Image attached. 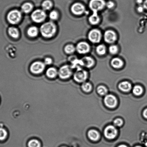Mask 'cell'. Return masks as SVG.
<instances>
[{
	"label": "cell",
	"instance_id": "21",
	"mask_svg": "<svg viewBox=\"0 0 147 147\" xmlns=\"http://www.w3.org/2000/svg\"><path fill=\"white\" fill-rule=\"evenodd\" d=\"M33 5L30 3H26L23 4L21 7L22 11L23 12L28 13L32 10Z\"/></svg>",
	"mask_w": 147,
	"mask_h": 147
},
{
	"label": "cell",
	"instance_id": "42",
	"mask_svg": "<svg viewBox=\"0 0 147 147\" xmlns=\"http://www.w3.org/2000/svg\"></svg>",
	"mask_w": 147,
	"mask_h": 147
},
{
	"label": "cell",
	"instance_id": "31",
	"mask_svg": "<svg viewBox=\"0 0 147 147\" xmlns=\"http://www.w3.org/2000/svg\"><path fill=\"white\" fill-rule=\"evenodd\" d=\"M49 17L51 20H57L58 17V13L57 11H53L50 13Z\"/></svg>",
	"mask_w": 147,
	"mask_h": 147
},
{
	"label": "cell",
	"instance_id": "26",
	"mask_svg": "<svg viewBox=\"0 0 147 147\" xmlns=\"http://www.w3.org/2000/svg\"><path fill=\"white\" fill-rule=\"evenodd\" d=\"M64 51L67 54H72L74 52L75 48L73 45H66L64 47Z\"/></svg>",
	"mask_w": 147,
	"mask_h": 147
},
{
	"label": "cell",
	"instance_id": "9",
	"mask_svg": "<svg viewBox=\"0 0 147 147\" xmlns=\"http://www.w3.org/2000/svg\"><path fill=\"white\" fill-rule=\"evenodd\" d=\"M87 73L84 70L79 69L75 73L74 79L76 81L82 83L86 80L87 78Z\"/></svg>",
	"mask_w": 147,
	"mask_h": 147
},
{
	"label": "cell",
	"instance_id": "35",
	"mask_svg": "<svg viewBox=\"0 0 147 147\" xmlns=\"http://www.w3.org/2000/svg\"><path fill=\"white\" fill-rule=\"evenodd\" d=\"M106 5L108 8H111L114 6V3L112 1H109L106 3Z\"/></svg>",
	"mask_w": 147,
	"mask_h": 147
},
{
	"label": "cell",
	"instance_id": "40",
	"mask_svg": "<svg viewBox=\"0 0 147 147\" xmlns=\"http://www.w3.org/2000/svg\"><path fill=\"white\" fill-rule=\"evenodd\" d=\"M118 147H128L127 146H126V145H119V146Z\"/></svg>",
	"mask_w": 147,
	"mask_h": 147
},
{
	"label": "cell",
	"instance_id": "19",
	"mask_svg": "<svg viewBox=\"0 0 147 147\" xmlns=\"http://www.w3.org/2000/svg\"><path fill=\"white\" fill-rule=\"evenodd\" d=\"M39 32L38 29L37 27L32 26L29 27L27 31V34L29 36L35 37L37 36Z\"/></svg>",
	"mask_w": 147,
	"mask_h": 147
},
{
	"label": "cell",
	"instance_id": "41",
	"mask_svg": "<svg viewBox=\"0 0 147 147\" xmlns=\"http://www.w3.org/2000/svg\"><path fill=\"white\" fill-rule=\"evenodd\" d=\"M135 147H142L140 146H136Z\"/></svg>",
	"mask_w": 147,
	"mask_h": 147
},
{
	"label": "cell",
	"instance_id": "5",
	"mask_svg": "<svg viewBox=\"0 0 147 147\" xmlns=\"http://www.w3.org/2000/svg\"><path fill=\"white\" fill-rule=\"evenodd\" d=\"M45 68V64L41 61H36L33 63L30 67V70L33 73L39 74L42 72Z\"/></svg>",
	"mask_w": 147,
	"mask_h": 147
},
{
	"label": "cell",
	"instance_id": "16",
	"mask_svg": "<svg viewBox=\"0 0 147 147\" xmlns=\"http://www.w3.org/2000/svg\"><path fill=\"white\" fill-rule=\"evenodd\" d=\"M88 136L89 139L93 141L98 140L100 137V135L98 132L94 129H91L89 131L88 133Z\"/></svg>",
	"mask_w": 147,
	"mask_h": 147
},
{
	"label": "cell",
	"instance_id": "27",
	"mask_svg": "<svg viewBox=\"0 0 147 147\" xmlns=\"http://www.w3.org/2000/svg\"><path fill=\"white\" fill-rule=\"evenodd\" d=\"M98 93L101 96H104L107 93V89L103 86H99L97 89Z\"/></svg>",
	"mask_w": 147,
	"mask_h": 147
},
{
	"label": "cell",
	"instance_id": "37",
	"mask_svg": "<svg viewBox=\"0 0 147 147\" xmlns=\"http://www.w3.org/2000/svg\"><path fill=\"white\" fill-rule=\"evenodd\" d=\"M144 7L147 10V0H146L144 3Z\"/></svg>",
	"mask_w": 147,
	"mask_h": 147
},
{
	"label": "cell",
	"instance_id": "24",
	"mask_svg": "<svg viewBox=\"0 0 147 147\" xmlns=\"http://www.w3.org/2000/svg\"><path fill=\"white\" fill-rule=\"evenodd\" d=\"M96 51L99 55H104L106 53V47L103 45H100L96 47Z\"/></svg>",
	"mask_w": 147,
	"mask_h": 147
},
{
	"label": "cell",
	"instance_id": "6",
	"mask_svg": "<svg viewBox=\"0 0 147 147\" xmlns=\"http://www.w3.org/2000/svg\"><path fill=\"white\" fill-rule=\"evenodd\" d=\"M58 73L59 76L61 78L66 79L68 78L71 76L72 71L70 66L66 65L60 67Z\"/></svg>",
	"mask_w": 147,
	"mask_h": 147
},
{
	"label": "cell",
	"instance_id": "23",
	"mask_svg": "<svg viewBox=\"0 0 147 147\" xmlns=\"http://www.w3.org/2000/svg\"><path fill=\"white\" fill-rule=\"evenodd\" d=\"M41 6L43 10L47 11L50 10L51 8L52 7V3L51 1L47 0L42 3Z\"/></svg>",
	"mask_w": 147,
	"mask_h": 147
},
{
	"label": "cell",
	"instance_id": "7",
	"mask_svg": "<svg viewBox=\"0 0 147 147\" xmlns=\"http://www.w3.org/2000/svg\"><path fill=\"white\" fill-rule=\"evenodd\" d=\"M117 129L114 126L110 125L105 128L104 134L105 137L108 139H114L117 134Z\"/></svg>",
	"mask_w": 147,
	"mask_h": 147
},
{
	"label": "cell",
	"instance_id": "18",
	"mask_svg": "<svg viewBox=\"0 0 147 147\" xmlns=\"http://www.w3.org/2000/svg\"><path fill=\"white\" fill-rule=\"evenodd\" d=\"M111 64L112 67L114 68L119 69L123 66V63L120 59L115 58L112 60L111 62Z\"/></svg>",
	"mask_w": 147,
	"mask_h": 147
},
{
	"label": "cell",
	"instance_id": "3",
	"mask_svg": "<svg viewBox=\"0 0 147 147\" xmlns=\"http://www.w3.org/2000/svg\"><path fill=\"white\" fill-rule=\"evenodd\" d=\"M47 15L44 10L37 9L33 11L31 14L32 20L35 22L39 24L45 20Z\"/></svg>",
	"mask_w": 147,
	"mask_h": 147
},
{
	"label": "cell",
	"instance_id": "8",
	"mask_svg": "<svg viewBox=\"0 0 147 147\" xmlns=\"http://www.w3.org/2000/svg\"><path fill=\"white\" fill-rule=\"evenodd\" d=\"M89 40L92 42L98 43L100 42L101 39V34L99 30L97 29L92 30L89 33Z\"/></svg>",
	"mask_w": 147,
	"mask_h": 147
},
{
	"label": "cell",
	"instance_id": "38",
	"mask_svg": "<svg viewBox=\"0 0 147 147\" xmlns=\"http://www.w3.org/2000/svg\"><path fill=\"white\" fill-rule=\"evenodd\" d=\"M138 11H139V12H142L143 10V8L142 7H139V8H138Z\"/></svg>",
	"mask_w": 147,
	"mask_h": 147
},
{
	"label": "cell",
	"instance_id": "28",
	"mask_svg": "<svg viewBox=\"0 0 147 147\" xmlns=\"http://www.w3.org/2000/svg\"><path fill=\"white\" fill-rule=\"evenodd\" d=\"M92 86L90 83H84L82 85V88L84 92H89L91 90Z\"/></svg>",
	"mask_w": 147,
	"mask_h": 147
},
{
	"label": "cell",
	"instance_id": "15",
	"mask_svg": "<svg viewBox=\"0 0 147 147\" xmlns=\"http://www.w3.org/2000/svg\"><path fill=\"white\" fill-rule=\"evenodd\" d=\"M119 89L123 92H128L131 88V85L129 82L124 81L119 84Z\"/></svg>",
	"mask_w": 147,
	"mask_h": 147
},
{
	"label": "cell",
	"instance_id": "25",
	"mask_svg": "<svg viewBox=\"0 0 147 147\" xmlns=\"http://www.w3.org/2000/svg\"><path fill=\"white\" fill-rule=\"evenodd\" d=\"M143 91V89L140 86H136L133 88V93L136 96H140L142 94Z\"/></svg>",
	"mask_w": 147,
	"mask_h": 147
},
{
	"label": "cell",
	"instance_id": "17",
	"mask_svg": "<svg viewBox=\"0 0 147 147\" xmlns=\"http://www.w3.org/2000/svg\"><path fill=\"white\" fill-rule=\"evenodd\" d=\"M8 33L10 36L13 38H18L20 36V33L18 30L14 27H10L8 28Z\"/></svg>",
	"mask_w": 147,
	"mask_h": 147
},
{
	"label": "cell",
	"instance_id": "30",
	"mask_svg": "<svg viewBox=\"0 0 147 147\" xmlns=\"http://www.w3.org/2000/svg\"><path fill=\"white\" fill-rule=\"evenodd\" d=\"M7 133L6 131L3 128H0V140H4L6 138Z\"/></svg>",
	"mask_w": 147,
	"mask_h": 147
},
{
	"label": "cell",
	"instance_id": "13",
	"mask_svg": "<svg viewBox=\"0 0 147 147\" xmlns=\"http://www.w3.org/2000/svg\"><path fill=\"white\" fill-rule=\"evenodd\" d=\"M90 49L89 45L83 42L79 43L76 47L78 52L80 54H85L88 53Z\"/></svg>",
	"mask_w": 147,
	"mask_h": 147
},
{
	"label": "cell",
	"instance_id": "12",
	"mask_svg": "<svg viewBox=\"0 0 147 147\" xmlns=\"http://www.w3.org/2000/svg\"><path fill=\"white\" fill-rule=\"evenodd\" d=\"M104 38L105 41L109 44L114 42L117 38L116 33L111 30H108L105 33Z\"/></svg>",
	"mask_w": 147,
	"mask_h": 147
},
{
	"label": "cell",
	"instance_id": "33",
	"mask_svg": "<svg viewBox=\"0 0 147 147\" xmlns=\"http://www.w3.org/2000/svg\"><path fill=\"white\" fill-rule=\"evenodd\" d=\"M118 48L116 46H111L109 48V51L111 54H115L118 52Z\"/></svg>",
	"mask_w": 147,
	"mask_h": 147
},
{
	"label": "cell",
	"instance_id": "32",
	"mask_svg": "<svg viewBox=\"0 0 147 147\" xmlns=\"http://www.w3.org/2000/svg\"><path fill=\"white\" fill-rule=\"evenodd\" d=\"M114 125L117 127H120L123 124V121L120 118H117L115 119L113 122Z\"/></svg>",
	"mask_w": 147,
	"mask_h": 147
},
{
	"label": "cell",
	"instance_id": "14",
	"mask_svg": "<svg viewBox=\"0 0 147 147\" xmlns=\"http://www.w3.org/2000/svg\"><path fill=\"white\" fill-rule=\"evenodd\" d=\"M83 65L85 67L90 68L94 64V61L93 59L90 57H85L81 60Z\"/></svg>",
	"mask_w": 147,
	"mask_h": 147
},
{
	"label": "cell",
	"instance_id": "10",
	"mask_svg": "<svg viewBox=\"0 0 147 147\" xmlns=\"http://www.w3.org/2000/svg\"><path fill=\"white\" fill-rule=\"evenodd\" d=\"M104 102L106 106L110 108L116 107L117 105V100L116 98L113 95H108L105 96Z\"/></svg>",
	"mask_w": 147,
	"mask_h": 147
},
{
	"label": "cell",
	"instance_id": "29",
	"mask_svg": "<svg viewBox=\"0 0 147 147\" xmlns=\"http://www.w3.org/2000/svg\"><path fill=\"white\" fill-rule=\"evenodd\" d=\"M28 146L29 147H40V144L37 140L33 139L29 142Z\"/></svg>",
	"mask_w": 147,
	"mask_h": 147
},
{
	"label": "cell",
	"instance_id": "20",
	"mask_svg": "<svg viewBox=\"0 0 147 147\" xmlns=\"http://www.w3.org/2000/svg\"><path fill=\"white\" fill-rule=\"evenodd\" d=\"M89 21L90 24L93 25L98 24L100 21V18L98 15L97 13L93 12V14L89 17Z\"/></svg>",
	"mask_w": 147,
	"mask_h": 147
},
{
	"label": "cell",
	"instance_id": "4",
	"mask_svg": "<svg viewBox=\"0 0 147 147\" xmlns=\"http://www.w3.org/2000/svg\"><path fill=\"white\" fill-rule=\"evenodd\" d=\"M104 0H91L89 3V7L93 12L98 11L103 9L106 5Z\"/></svg>",
	"mask_w": 147,
	"mask_h": 147
},
{
	"label": "cell",
	"instance_id": "2",
	"mask_svg": "<svg viewBox=\"0 0 147 147\" xmlns=\"http://www.w3.org/2000/svg\"><path fill=\"white\" fill-rule=\"evenodd\" d=\"M22 18L21 13L17 10H13L9 11L7 16V19L11 24H18Z\"/></svg>",
	"mask_w": 147,
	"mask_h": 147
},
{
	"label": "cell",
	"instance_id": "36",
	"mask_svg": "<svg viewBox=\"0 0 147 147\" xmlns=\"http://www.w3.org/2000/svg\"><path fill=\"white\" fill-rule=\"evenodd\" d=\"M144 117L147 119V109H145L143 113Z\"/></svg>",
	"mask_w": 147,
	"mask_h": 147
},
{
	"label": "cell",
	"instance_id": "22",
	"mask_svg": "<svg viewBox=\"0 0 147 147\" xmlns=\"http://www.w3.org/2000/svg\"><path fill=\"white\" fill-rule=\"evenodd\" d=\"M58 74V72L56 69L54 67H50L48 69L46 72V74L48 77L50 78H54L56 77Z\"/></svg>",
	"mask_w": 147,
	"mask_h": 147
},
{
	"label": "cell",
	"instance_id": "39",
	"mask_svg": "<svg viewBox=\"0 0 147 147\" xmlns=\"http://www.w3.org/2000/svg\"><path fill=\"white\" fill-rule=\"evenodd\" d=\"M137 2L138 3L141 4L142 2V0H138Z\"/></svg>",
	"mask_w": 147,
	"mask_h": 147
},
{
	"label": "cell",
	"instance_id": "11",
	"mask_svg": "<svg viewBox=\"0 0 147 147\" xmlns=\"http://www.w3.org/2000/svg\"><path fill=\"white\" fill-rule=\"evenodd\" d=\"M71 10L75 15H80L84 13L85 8L84 5L80 3H76L72 5Z\"/></svg>",
	"mask_w": 147,
	"mask_h": 147
},
{
	"label": "cell",
	"instance_id": "1",
	"mask_svg": "<svg viewBox=\"0 0 147 147\" xmlns=\"http://www.w3.org/2000/svg\"><path fill=\"white\" fill-rule=\"evenodd\" d=\"M40 31L43 36L45 38H51L56 34L57 27L54 23L48 22L41 26Z\"/></svg>",
	"mask_w": 147,
	"mask_h": 147
},
{
	"label": "cell",
	"instance_id": "34",
	"mask_svg": "<svg viewBox=\"0 0 147 147\" xmlns=\"http://www.w3.org/2000/svg\"><path fill=\"white\" fill-rule=\"evenodd\" d=\"M52 63V60L49 57H47L44 60V64L47 65H50Z\"/></svg>",
	"mask_w": 147,
	"mask_h": 147
}]
</instances>
